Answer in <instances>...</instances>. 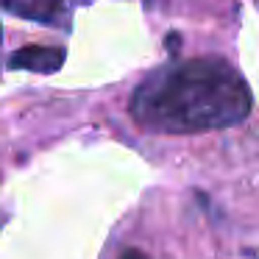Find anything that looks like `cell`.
Segmentation results:
<instances>
[{"label": "cell", "instance_id": "1", "mask_svg": "<svg viewBox=\"0 0 259 259\" xmlns=\"http://www.w3.org/2000/svg\"><path fill=\"white\" fill-rule=\"evenodd\" d=\"M253 109L251 87L220 56L153 70L131 92L128 112L153 134H203L242 123Z\"/></svg>", "mask_w": 259, "mask_h": 259}, {"label": "cell", "instance_id": "2", "mask_svg": "<svg viewBox=\"0 0 259 259\" xmlns=\"http://www.w3.org/2000/svg\"><path fill=\"white\" fill-rule=\"evenodd\" d=\"M81 3H87V0H0V6L12 12L14 17L53 25V28H70L73 12Z\"/></svg>", "mask_w": 259, "mask_h": 259}, {"label": "cell", "instance_id": "3", "mask_svg": "<svg viewBox=\"0 0 259 259\" xmlns=\"http://www.w3.org/2000/svg\"><path fill=\"white\" fill-rule=\"evenodd\" d=\"M67 51L64 48H51V45H25L12 53L9 70H25V73H39V75H53L64 67Z\"/></svg>", "mask_w": 259, "mask_h": 259}, {"label": "cell", "instance_id": "4", "mask_svg": "<svg viewBox=\"0 0 259 259\" xmlns=\"http://www.w3.org/2000/svg\"><path fill=\"white\" fill-rule=\"evenodd\" d=\"M120 259H148V256L142 251H137V248H128V251H123V256H120Z\"/></svg>", "mask_w": 259, "mask_h": 259}, {"label": "cell", "instance_id": "5", "mask_svg": "<svg viewBox=\"0 0 259 259\" xmlns=\"http://www.w3.org/2000/svg\"><path fill=\"white\" fill-rule=\"evenodd\" d=\"M0 42H3V28H0Z\"/></svg>", "mask_w": 259, "mask_h": 259}]
</instances>
